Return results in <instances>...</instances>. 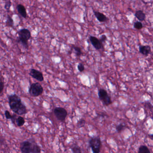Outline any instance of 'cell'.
Returning <instances> with one entry per match:
<instances>
[{"mask_svg":"<svg viewBox=\"0 0 153 153\" xmlns=\"http://www.w3.org/2000/svg\"><path fill=\"white\" fill-rule=\"evenodd\" d=\"M7 97L9 106L13 112L19 116L25 115L27 113V107L19 95L13 93L7 95Z\"/></svg>","mask_w":153,"mask_h":153,"instance_id":"6da1fadb","label":"cell"},{"mask_svg":"<svg viewBox=\"0 0 153 153\" xmlns=\"http://www.w3.org/2000/svg\"><path fill=\"white\" fill-rule=\"evenodd\" d=\"M18 35V42L20 43L25 49H28V41L31 37V32L29 30L22 28L17 32Z\"/></svg>","mask_w":153,"mask_h":153,"instance_id":"7a4b0ae2","label":"cell"},{"mask_svg":"<svg viewBox=\"0 0 153 153\" xmlns=\"http://www.w3.org/2000/svg\"><path fill=\"white\" fill-rule=\"evenodd\" d=\"M43 92L44 89L39 83L32 84L29 89V93L31 97H39L43 93Z\"/></svg>","mask_w":153,"mask_h":153,"instance_id":"3957f363","label":"cell"},{"mask_svg":"<svg viewBox=\"0 0 153 153\" xmlns=\"http://www.w3.org/2000/svg\"><path fill=\"white\" fill-rule=\"evenodd\" d=\"M102 142L99 137H91L89 141V146L93 153H100Z\"/></svg>","mask_w":153,"mask_h":153,"instance_id":"277c9868","label":"cell"},{"mask_svg":"<svg viewBox=\"0 0 153 153\" xmlns=\"http://www.w3.org/2000/svg\"><path fill=\"white\" fill-rule=\"evenodd\" d=\"M98 96L100 100L102 102L103 105L105 106H109L112 104V102L111 98L109 96L106 90L100 89L98 91Z\"/></svg>","mask_w":153,"mask_h":153,"instance_id":"5b68a950","label":"cell"},{"mask_svg":"<svg viewBox=\"0 0 153 153\" xmlns=\"http://www.w3.org/2000/svg\"><path fill=\"white\" fill-rule=\"evenodd\" d=\"M54 114L57 119L61 122L65 121V119L68 115L67 110L61 107H56L54 110Z\"/></svg>","mask_w":153,"mask_h":153,"instance_id":"8992f818","label":"cell"},{"mask_svg":"<svg viewBox=\"0 0 153 153\" xmlns=\"http://www.w3.org/2000/svg\"><path fill=\"white\" fill-rule=\"evenodd\" d=\"M33 143L29 140L23 141L21 143L20 149L22 153H31Z\"/></svg>","mask_w":153,"mask_h":153,"instance_id":"52a82bcc","label":"cell"},{"mask_svg":"<svg viewBox=\"0 0 153 153\" xmlns=\"http://www.w3.org/2000/svg\"><path fill=\"white\" fill-rule=\"evenodd\" d=\"M29 75L39 81L42 82L44 81V77L42 73L36 69H30Z\"/></svg>","mask_w":153,"mask_h":153,"instance_id":"ba28073f","label":"cell"},{"mask_svg":"<svg viewBox=\"0 0 153 153\" xmlns=\"http://www.w3.org/2000/svg\"><path fill=\"white\" fill-rule=\"evenodd\" d=\"M90 40L91 43L92 45L94 47L97 49L100 50L103 47L102 43L100 41V40L98 39L96 37L93 36H90Z\"/></svg>","mask_w":153,"mask_h":153,"instance_id":"9c48e42d","label":"cell"},{"mask_svg":"<svg viewBox=\"0 0 153 153\" xmlns=\"http://www.w3.org/2000/svg\"><path fill=\"white\" fill-rule=\"evenodd\" d=\"M16 9H17V11H18V13L20 16L23 17V18H25V19L27 18V10H26L25 6L23 4H17Z\"/></svg>","mask_w":153,"mask_h":153,"instance_id":"30bf717a","label":"cell"},{"mask_svg":"<svg viewBox=\"0 0 153 153\" xmlns=\"http://www.w3.org/2000/svg\"><path fill=\"white\" fill-rule=\"evenodd\" d=\"M94 16L100 22H105L108 20V18L103 13H102L100 12L95 11H94Z\"/></svg>","mask_w":153,"mask_h":153,"instance_id":"8fae6325","label":"cell"},{"mask_svg":"<svg viewBox=\"0 0 153 153\" xmlns=\"http://www.w3.org/2000/svg\"><path fill=\"white\" fill-rule=\"evenodd\" d=\"M139 52L145 56H148L151 52V47L149 46H141L139 47Z\"/></svg>","mask_w":153,"mask_h":153,"instance_id":"7c38bea8","label":"cell"},{"mask_svg":"<svg viewBox=\"0 0 153 153\" xmlns=\"http://www.w3.org/2000/svg\"><path fill=\"white\" fill-rule=\"evenodd\" d=\"M25 123V119L22 117L21 116H18L16 120H15L14 125L17 126L18 127H21L23 126Z\"/></svg>","mask_w":153,"mask_h":153,"instance_id":"4fadbf2b","label":"cell"},{"mask_svg":"<svg viewBox=\"0 0 153 153\" xmlns=\"http://www.w3.org/2000/svg\"><path fill=\"white\" fill-rule=\"evenodd\" d=\"M136 17L140 21H143L145 19L146 14L143 11L141 10L137 11L135 13Z\"/></svg>","mask_w":153,"mask_h":153,"instance_id":"5bb4252c","label":"cell"},{"mask_svg":"<svg viewBox=\"0 0 153 153\" xmlns=\"http://www.w3.org/2000/svg\"><path fill=\"white\" fill-rule=\"evenodd\" d=\"M5 25L7 27H10V28H13V25H14L13 20V19L12 17L9 14H7Z\"/></svg>","mask_w":153,"mask_h":153,"instance_id":"9a60e30c","label":"cell"},{"mask_svg":"<svg viewBox=\"0 0 153 153\" xmlns=\"http://www.w3.org/2000/svg\"><path fill=\"white\" fill-rule=\"evenodd\" d=\"M41 152V148L35 142L33 143V146L31 153H40Z\"/></svg>","mask_w":153,"mask_h":153,"instance_id":"2e32d148","label":"cell"},{"mask_svg":"<svg viewBox=\"0 0 153 153\" xmlns=\"http://www.w3.org/2000/svg\"><path fill=\"white\" fill-rule=\"evenodd\" d=\"M138 153H151L149 148L145 145H142L138 149Z\"/></svg>","mask_w":153,"mask_h":153,"instance_id":"e0dca14e","label":"cell"},{"mask_svg":"<svg viewBox=\"0 0 153 153\" xmlns=\"http://www.w3.org/2000/svg\"><path fill=\"white\" fill-rule=\"evenodd\" d=\"M71 149L73 153H82L81 148L78 146H73Z\"/></svg>","mask_w":153,"mask_h":153,"instance_id":"ac0fdd59","label":"cell"},{"mask_svg":"<svg viewBox=\"0 0 153 153\" xmlns=\"http://www.w3.org/2000/svg\"><path fill=\"white\" fill-rule=\"evenodd\" d=\"M4 88V80L2 76L0 77V94L2 93Z\"/></svg>","mask_w":153,"mask_h":153,"instance_id":"d6986e66","label":"cell"},{"mask_svg":"<svg viewBox=\"0 0 153 153\" xmlns=\"http://www.w3.org/2000/svg\"><path fill=\"white\" fill-rule=\"evenodd\" d=\"M125 128H126V126H125V125L123 124H119V125H118L116 127V130H117V132L118 133H121Z\"/></svg>","mask_w":153,"mask_h":153,"instance_id":"ffe728a7","label":"cell"},{"mask_svg":"<svg viewBox=\"0 0 153 153\" xmlns=\"http://www.w3.org/2000/svg\"><path fill=\"white\" fill-rule=\"evenodd\" d=\"M12 5V2L10 1H5L4 8L5 10L8 12L10 11V9Z\"/></svg>","mask_w":153,"mask_h":153,"instance_id":"44dd1931","label":"cell"},{"mask_svg":"<svg viewBox=\"0 0 153 153\" xmlns=\"http://www.w3.org/2000/svg\"><path fill=\"white\" fill-rule=\"evenodd\" d=\"M134 28L137 30H141L143 28V24L140 22H137L134 24Z\"/></svg>","mask_w":153,"mask_h":153,"instance_id":"7402d4cb","label":"cell"},{"mask_svg":"<svg viewBox=\"0 0 153 153\" xmlns=\"http://www.w3.org/2000/svg\"><path fill=\"white\" fill-rule=\"evenodd\" d=\"M73 48L74 49V50L76 52V55L77 56H80L82 54V52L81 48L79 47L75 46H74Z\"/></svg>","mask_w":153,"mask_h":153,"instance_id":"603a6c76","label":"cell"},{"mask_svg":"<svg viewBox=\"0 0 153 153\" xmlns=\"http://www.w3.org/2000/svg\"><path fill=\"white\" fill-rule=\"evenodd\" d=\"M4 116H5V118L7 119H11L12 116L10 112L8 110H6L4 111Z\"/></svg>","mask_w":153,"mask_h":153,"instance_id":"cb8c5ba5","label":"cell"},{"mask_svg":"<svg viewBox=\"0 0 153 153\" xmlns=\"http://www.w3.org/2000/svg\"><path fill=\"white\" fill-rule=\"evenodd\" d=\"M77 69H78V71H79L80 72H82L84 71V66L81 63L78 64V65H77Z\"/></svg>","mask_w":153,"mask_h":153,"instance_id":"d4e9b609","label":"cell"},{"mask_svg":"<svg viewBox=\"0 0 153 153\" xmlns=\"http://www.w3.org/2000/svg\"><path fill=\"white\" fill-rule=\"evenodd\" d=\"M107 40V36L105 35H102L101 37L100 38V40L101 41L102 44H103L104 42H105Z\"/></svg>","mask_w":153,"mask_h":153,"instance_id":"484cf974","label":"cell"},{"mask_svg":"<svg viewBox=\"0 0 153 153\" xmlns=\"http://www.w3.org/2000/svg\"><path fill=\"white\" fill-rule=\"evenodd\" d=\"M17 116H18V115L16 114H13V115H12V118L11 120L12 123V124H13V125H14L15 120H16Z\"/></svg>","mask_w":153,"mask_h":153,"instance_id":"4316f807","label":"cell"},{"mask_svg":"<svg viewBox=\"0 0 153 153\" xmlns=\"http://www.w3.org/2000/svg\"><path fill=\"white\" fill-rule=\"evenodd\" d=\"M85 123V120L84 119H82L79 121L77 125L79 126V127H81L83 126Z\"/></svg>","mask_w":153,"mask_h":153,"instance_id":"83f0119b","label":"cell"},{"mask_svg":"<svg viewBox=\"0 0 153 153\" xmlns=\"http://www.w3.org/2000/svg\"><path fill=\"white\" fill-rule=\"evenodd\" d=\"M152 57L153 59V54H152Z\"/></svg>","mask_w":153,"mask_h":153,"instance_id":"f1b7e54d","label":"cell"},{"mask_svg":"<svg viewBox=\"0 0 153 153\" xmlns=\"http://www.w3.org/2000/svg\"><path fill=\"white\" fill-rule=\"evenodd\" d=\"M152 119L153 120V115H152Z\"/></svg>","mask_w":153,"mask_h":153,"instance_id":"f546056e","label":"cell"}]
</instances>
